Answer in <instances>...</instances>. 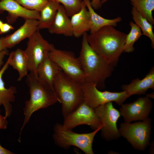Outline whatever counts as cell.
<instances>
[{
    "mask_svg": "<svg viewBox=\"0 0 154 154\" xmlns=\"http://www.w3.org/2000/svg\"><path fill=\"white\" fill-rule=\"evenodd\" d=\"M127 35L114 27L107 26L93 34L88 35L87 39L92 49L114 67L123 52Z\"/></svg>",
    "mask_w": 154,
    "mask_h": 154,
    "instance_id": "1",
    "label": "cell"
},
{
    "mask_svg": "<svg viewBox=\"0 0 154 154\" xmlns=\"http://www.w3.org/2000/svg\"><path fill=\"white\" fill-rule=\"evenodd\" d=\"M87 32L82 35V46L78 57L84 74L85 82H91L97 87H105L106 80L112 75L114 66L99 55L87 40Z\"/></svg>",
    "mask_w": 154,
    "mask_h": 154,
    "instance_id": "2",
    "label": "cell"
},
{
    "mask_svg": "<svg viewBox=\"0 0 154 154\" xmlns=\"http://www.w3.org/2000/svg\"><path fill=\"white\" fill-rule=\"evenodd\" d=\"M26 76V82L29 88L30 98L25 102L23 109L25 117L20 135L34 112L59 102L53 88L40 81L38 76L33 73L30 72Z\"/></svg>",
    "mask_w": 154,
    "mask_h": 154,
    "instance_id": "3",
    "label": "cell"
},
{
    "mask_svg": "<svg viewBox=\"0 0 154 154\" xmlns=\"http://www.w3.org/2000/svg\"><path fill=\"white\" fill-rule=\"evenodd\" d=\"M53 87L59 102L62 104L64 118L84 101L82 84L74 80L62 70L56 76Z\"/></svg>",
    "mask_w": 154,
    "mask_h": 154,
    "instance_id": "4",
    "label": "cell"
},
{
    "mask_svg": "<svg viewBox=\"0 0 154 154\" xmlns=\"http://www.w3.org/2000/svg\"><path fill=\"white\" fill-rule=\"evenodd\" d=\"M101 129L98 128L89 133H78L72 129L64 128L62 124L57 123L54 126L53 137L55 143L61 148L67 149L73 146L86 154H93V141L95 135Z\"/></svg>",
    "mask_w": 154,
    "mask_h": 154,
    "instance_id": "5",
    "label": "cell"
},
{
    "mask_svg": "<svg viewBox=\"0 0 154 154\" xmlns=\"http://www.w3.org/2000/svg\"><path fill=\"white\" fill-rule=\"evenodd\" d=\"M151 128V119L148 117L133 123H122L118 130L121 136L125 138L134 149L143 151L149 144Z\"/></svg>",
    "mask_w": 154,
    "mask_h": 154,
    "instance_id": "6",
    "label": "cell"
},
{
    "mask_svg": "<svg viewBox=\"0 0 154 154\" xmlns=\"http://www.w3.org/2000/svg\"><path fill=\"white\" fill-rule=\"evenodd\" d=\"M47 55L70 77L81 84L85 82V76L80 61L72 52L57 49L54 46L48 52Z\"/></svg>",
    "mask_w": 154,
    "mask_h": 154,
    "instance_id": "7",
    "label": "cell"
},
{
    "mask_svg": "<svg viewBox=\"0 0 154 154\" xmlns=\"http://www.w3.org/2000/svg\"><path fill=\"white\" fill-rule=\"evenodd\" d=\"M84 101L95 109L110 102H115L121 106L129 96L124 91L120 92L102 91L95 83L85 82L82 84Z\"/></svg>",
    "mask_w": 154,
    "mask_h": 154,
    "instance_id": "8",
    "label": "cell"
},
{
    "mask_svg": "<svg viewBox=\"0 0 154 154\" xmlns=\"http://www.w3.org/2000/svg\"><path fill=\"white\" fill-rule=\"evenodd\" d=\"M54 46L44 38L39 30L28 38L27 47L24 51L27 58L28 71L30 73L37 76L38 65L44 59L47 53Z\"/></svg>",
    "mask_w": 154,
    "mask_h": 154,
    "instance_id": "9",
    "label": "cell"
},
{
    "mask_svg": "<svg viewBox=\"0 0 154 154\" xmlns=\"http://www.w3.org/2000/svg\"><path fill=\"white\" fill-rule=\"evenodd\" d=\"M101 121L102 137L107 141L118 139L121 136L117 127V122L120 117L119 111L110 102L94 109Z\"/></svg>",
    "mask_w": 154,
    "mask_h": 154,
    "instance_id": "10",
    "label": "cell"
},
{
    "mask_svg": "<svg viewBox=\"0 0 154 154\" xmlns=\"http://www.w3.org/2000/svg\"><path fill=\"white\" fill-rule=\"evenodd\" d=\"M89 125L94 130L102 126L101 121L94 109L83 101L74 110L64 118L62 125L66 129H72L79 125Z\"/></svg>",
    "mask_w": 154,
    "mask_h": 154,
    "instance_id": "11",
    "label": "cell"
},
{
    "mask_svg": "<svg viewBox=\"0 0 154 154\" xmlns=\"http://www.w3.org/2000/svg\"><path fill=\"white\" fill-rule=\"evenodd\" d=\"M119 113L125 122H131L143 121L148 117L153 106L150 98L147 96L139 97L134 102L122 104Z\"/></svg>",
    "mask_w": 154,
    "mask_h": 154,
    "instance_id": "12",
    "label": "cell"
},
{
    "mask_svg": "<svg viewBox=\"0 0 154 154\" xmlns=\"http://www.w3.org/2000/svg\"><path fill=\"white\" fill-rule=\"evenodd\" d=\"M5 11L8 13L6 19L10 24L15 23L19 17L25 20L28 19L38 20L40 17V12L27 9L15 0H2L0 1V14Z\"/></svg>",
    "mask_w": 154,
    "mask_h": 154,
    "instance_id": "13",
    "label": "cell"
},
{
    "mask_svg": "<svg viewBox=\"0 0 154 154\" xmlns=\"http://www.w3.org/2000/svg\"><path fill=\"white\" fill-rule=\"evenodd\" d=\"M38 20L28 19L14 33L3 37L6 48H11L26 38H29L38 29Z\"/></svg>",
    "mask_w": 154,
    "mask_h": 154,
    "instance_id": "14",
    "label": "cell"
},
{
    "mask_svg": "<svg viewBox=\"0 0 154 154\" xmlns=\"http://www.w3.org/2000/svg\"><path fill=\"white\" fill-rule=\"evenodd\" d=\"M10 58L9 54L6 62L0 70V105H2L4 106L5 111V116L7 117H10L12 114L11 103L14 102L15 98V94L17 92L16 88L14 86H11L8 88H6L2 78L3 74L9 66Z\"/></svg>",
    "mask_w": 154,
    "mask_h": 154,
    "instance_id": "15",
    "label": "cell"
},
{
    "mask_svg": "<svg viewBox=\"0 0 154 154\" xmlns=\"http://www.w3.org/2000/svg\"><path fill=\"white\" fill-rule=\"evenodd\" d=\"M123 91L125 92L129 96L136 94H145L149 89H154V68L153 67L143 79L139 78L133 80L130 83L123 85L121 87Z\"/></svg>",
    "mask_w": 154,
    "mask_h": 154,
    "instance_id": "16",
    "label": "cell"
},
{
    "mask_svg": "<svg viewBox=\"0 0 154 154\" xmlns=\"http://www.w3.org/2000/svg\"><path fill=\"white\" fill-rule=\"evenodd\" d=\"M48 29L52 34L73 36L70 19L63 5H59L53 22Z\"/></svg>",
    "mask_w": 154,
    "mask_h": 154,
    "instance_id": "17",
    "label": "cell"
},
{
    "mask_svg": "<svg viewBox=\"0 0 154 154\" xmlns=\"http://www.w3.org/2000/svg\"><path fill=\"white\" fill-rule=\"evenodd\" d=\"M86 7L83 1L80 11L71 17L70 20L73 35L75 37H79L84 33L90 31V17Z\"/></svg>",
    "mask_w": 154,
    "mask_h": 154,
    "instance_id": "18",
    "label": "cell"
},
{
    "mask_svg": "<svg viewBox=\"0 0 154 154\" xmlns=\"http://www.w3.org/2000/svg\"><path fill=\"white\" fill-rule=\"evenodd\" d=\"M47 53L38 67L37 75L40 81L53 88L54 79L58 72L62 70L56 64L49 58Z\"/></svg>",
    "mask_w": 154,
    "mask_h": 154,
    "instance_id": "19",
    "label": "cell"
},
{
    "mask_svg": "<svg viewBox=\"0 0 154 154\" xmlns=\"http://www.w3.org/2000/svg\"><path fill=\"white\" fill-rule=\"evenodd\" d=\"M83 1L88 8L90 14V34L94 33L102 28L106 26L116 27L117 23L120 22L122 20L120 17H118L113 19L104 18L94 11L91 6L90 0H85Z\"/></svg>",
    "mask_w": 154,
    "mask_h": 154,
    "instance_id": "20",
    "label": "cell"
},
{
    "mask_svg": "<svg viewBox=\"0 0 154 154\" xmlns=\"http://www.w3.org/2000/svg\"><path fill=\"white\" fill-rule=\"evenodd\" d=\"M10 54L11 58L9 65L18 71L19 77L17 80L20 81L28 75L29 71L26 56L24 51L19 48L12 51Z\"/></svg>",
    "mask_w": 154,
    "mask_h": 154,
    "instance_id": "21",
    "label": "cell"
},
{
    "mask_svg": "<svg viewBox=\"0 0 154 154\" xmlns=\"http://www.w3.org/2000/svg\"><path fill=\"white\" fill-rule=\"evenodd\" d=\"M60 3L55 1L49 0L46 5L40 12L38 29H48L52 23Z\"/></svg>",
    "mask_w": 154,
    "mask_h": 154,
    "instance_id": "22",
    "label": "cell"
},
{
    "mask_svg": "<svg viewBox=\"0 0 154 154\" xmlns=\"http://www.w3.org/2000/svg\"><path fill=\"white\" fill-rule=\"evenodd\" d=\"M133 19L142 31L143 35L147 36L150 39L151 45L154 48V34L153 32V27L147 20L143 17L134 7L131 11Z\"/></svg>",
    "mask_w": 154,
    "mask_h": 154,
    "instance_id": "23",
    "label": "cell"
},
{
    "mask_svg": "<svg viewBox=\"0 0 154 154\" xmlns=\"http://www.w3.org/2000/svg\"><path fill=\"white\" fill-rule=\"evenodd\" d=\"M130 0L133 7L152 25H154L152 12L154 10V0Z\"/></svg>",
    "mask_w": 154,
    "mask_h": 154,
    "instance_id": "24",
    "label": "cell"
},
{
    "mask_svg": "<svg viewBox=\"0 0 154 154\" xmlns=\"http://www.w3.org/2000/svg\"><path fill=\"white\" fill-rule=\"evenodd\" d=\"M129 25L131 27V30L127 35L123 48V52L127 53L134 51V44L143 35L140 28L133 22L131 21Z\"/></svg>",
    "mask_w": 154,
    "mask_h": 154,
    "instance_id": "25",
    "label": "cell"
},
{
    "mask_svg": "<svg viewBox=\"0 0 154 154\" xmlns=\"http://www.w3.org/2000/svg\"><path fill=\"white\" fill-rule=\"evenodd\" d=\"M57 1L62 4L68 16L71 17L80 10L83 1L81 0H47Z\"/></svg>",
    "mask_w": 154,
    "mask_h": 154,
    "instance_id": "26",
    "label": "cell"
},
{
    "mask_svg": "<svg viewBox=\"0 0 154 154\" xmlns=\"http://www.w3.org/2000/svg\"><path fill=\"white\" fill-rule=\"evenodd\" d=\"M24 7L32 10L40 11L48 3L47 0H15Z\"/></svg>",
    "mask_w": 154,
    "mask_h": 154,
    "instance_id": "27",
    "label": "cell"
},
{
    "mask_svg": "<svg viewBox=\"0 0 154 154\" xmlns=\"http://www.w3.org/2000/svg\"><path fill=\"white\" fill-rule=\"evenodd\" d=\"M14 29L13 26L9 23H3L0 28V34H5Z\"/></svg>",
    "mask_w": 154,
    "mask_h": 154,
    "instance_id": "28",
    "label": "cell"
},
{
    "mask_svg": "<svg viewBox=\"0 0 154 154\" xmlns=\"http://www.w3.org/2000/svg\"><path fill=\"white\" fill-rule=\"evenodd\" d=\"M7 118L5 116H3L0 114V129L7 128L8 122L6 119Z\"/></svg>",
    "mask_w": 154,
    "mask_h": 154,
    "instance_id": "29",
    "label": "cell"
},
{
    "mask_svg": "<svg viewBox=\"0 0 154 154\" xmlns=\"http://www.w3.org/2000/svg\"><path fill=\"white\" fill-rule=\"evenodd\" d=\"M8 53L9 51L7 49L0 51V70L3 67V65H4V58L5 56L8 55Z\"/></svg>",
    "mask_w": 154,
    "mask_h": 154,
    "instance_id": "30",
    "label": "cell"
},
{
    "mask_svg": "<svg viewBox=\"0 0 154 154\" xmlns=\"http://www.w3.org/2000/svg\"><path fill=\"white\" fill-rule=\"evenodd\" d=\"M90 4L92 7L94 9H98L102 6L100 0H92L90 1Z\"/></svg>",
    "mask_w": 154,
    "mask_h": 154,
    "instance_id": "31",
    "label": "cell"
},
{
    "mask_svg": "<svg viewBox=\"0 0 154 154\" xmlns=\"http://www.w3.org/2000/svg\"><path fill=\"white\" fill-rule=\"evenodd\" d=\"M12 152L3 147L0 144V154H13Z\"/></svg>",
    "mask_w": 154,
    "mask_h": 154,
    "instance_id": "32",
    "label": "cell"
},
{
    "mask_svg": "<svg viewBox=\"0 0 154 154\" xmlns=\"http://www.w3.org/2000/svg\"><path fill=\"white\" fill-rule=\"evenodd\" d=\"M7 49L4 43L3 37L0 38V51Z\"/></svg>",
    "mask_w": 154,
    "mask_h": 154,
    "instance_id": "33",
    "label": "cell"
},
{
    "mask_svg": "<svg viewBox=\"0 0 154 154\" xmlns=\"http://www.w3.org/2000/svg\"><path fill=\"white\" fill-rule=\"evenodd\" d=\"M109 0H101V6L102 5V4L106 2L107 1H108Z\"/></svg>",
    "mask_w": 154,
    "mask_h": 154,
    "instance_id": "34",
    "label": "cell"
},
{
    "mask_svg": "<svg viewBox=\"0 0 154 154\" xmlns=\"http://www.w3.org/2000/svg\"><path fill=\"white\" fill-rule=\"evenodd\" d=\"M3 23V21L0 19V28L1 27Z\"/></svg>",
    "mask_w": 154,
    "mask_h": 154,
    "instance_id": "35",
    "label": "cell"
},
{
    "mask_svg": "<svg viewBox=\"0 0 154 154\" xmlns=\"http://www.w3.org/2000/svg\"><path fill=\"white\" fill-rule=\"evenodd\" d=\"M81 0L82 1H84L85 0ZM90 0L91 1L92 0Z\"/></svg>",
    "mask_w": 154,
    "mask_h": 154,
    "instance_id": "36",
    "label": "cell"
},
{
    "mask_svg": "<svg viewBox=\"0 0 154 154\" xmlns=\"http://www.w3.org/2000/svg\"><path fill=\"white\" fill-rule=\"evenodd\" d=\"M2 0H0V2Z\"/></svg>",
    "mask_w": 154,
    "mask_h": 154,
    "instance_id": "37",
    "label": "cell"
}]
</instances>
